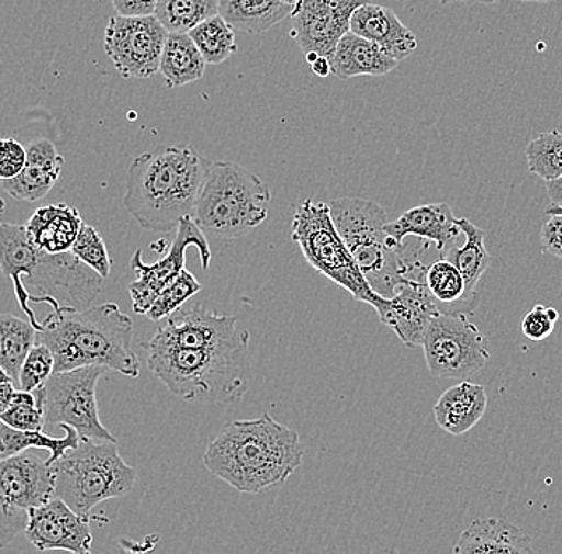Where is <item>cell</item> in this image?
Returning <instances> with one entry per match:
<instances>
[{
  "instance_id": "obj_19",
  "label": "cell",
  "mask_w": 562,
  "mask_h": 554,
  "mask_svg": "<svg viewBox=\"0 0 562 554\" xmlns=\"http://www.w3.org/2000/svg\"><path fill=\"white\" fill-rule=\"evenodd\" d=\"M351 33L374 42L396 61L409 58L417 50V37L389 7L364 3L350 20Z\"/></svg>"
},
{
  "instance_id": "obj_11",
  "label": "cell",
  "mask_w": 562,
  "mask_h": 554,
  "mask_svg": "<svg viewBox=\"0 0 562 554\" xmlns=\"http://www.w3.org/2000/svg\"><path fill=\"white\" fill-rule=\"evenodd\" d=\"M425 361L431 376L465 381L491 361L490 342L467 314L438 312L425 332Z\"/></svg>"
},
{
  "instance_id": "obj_3",
  "label": "cell",
  "mask_w": 562,
  "mask_h": 554,
  "mask_svg": "<svg viewBox=\"0 0 562 554\" xmlns=\"http://www.w3.org/2000/svg\"><path fill=\"white\" fill-rule=\"evenodd\" d=\"M304 455L297 431L266 412L226 423L206 448L203 465L238 493L259 494L286 483Z\"/></svg>"
},
{
  "instance_id": "obj_31",
  "label": "cell",
  "mask_w": 562,
  "mask_h": 554,
  "mask_svg": "<svg viewBox=\"0 0 562 554\" xmlns=\"http://www.w3.org/2000/svg\"><path fill=\"white\" fill-rule=\"evenodd\" d=\"M220 13V0H158L157 20L168 33H189Z\"/></svg>"
},
{
  "instance_id": "obj_36",
  "label": "cell",
  "mask_w": 562,
  "mask_h": 554,
  "mask_svg": "<svg viewBox=\"0 0 562 554\" xmlns=\"http://www.w3.org/2000/svg\"><path fill=\"white\" fill-rule=\"evenodd\" d=\"M70 252L88 268L93 269L98 275L103 276L104 280L108 279L112 268L111 256H109L108 248H105L103 237L94 227L83 223Z\"/></svg>"
},
{
  "instance_id": "obj_14",
  "label": "cell",
  "mask_w": 562,
  "mask_h": 554,
  "mask_svg": "<svg viewBox=\"0 0 562 554\" xmlns=\"http://www.w3.org/2000/svg\"><path fill=\"white\" fill-rule=\"evenodd\" d=\"M369 2L371 0H301L291 13V37L304 55L331 59L337 42L350 31L355 10Z\"/></svg>"
},
{
  "instance_id": "obj_15",
  "label": "cell",
  "mask_w": 562,
  "mask_h": 554,
  "mask_svg": "<svg viewBox=\"0 0 562 554\" xmlns=\"http://www.w3.org/2000/svg\"><path fill=\"white\" fill-rule=\"evenodd\" d=\"M24 534L41 552L65 550L70 553L90 554L93 545L90 518L77 513L58 497L42 507L27 510Z\"/></svg>"
},
{
  "instance_id": "obj_30",
  "label": "cell",
  "mask_w": 562,
  "mask_h": 554,
  "mask_svg": "<svg viewBox=\"0 0 562 554\" xmlns=\"http://www.w3.org/2000/svg\"><path fill=\"white\" fill-rule=\"evenodd\" d=\"M37 342V329L30 321L0 314V368L18 385L21 366Z\"/></svg>"
},
{
  "instance_id": "obj_44",
  "label": "cell",
  "mask_w": 562,
  "mask_h": 554,
  "mask_svg": "<svg viewBox=\"0 0 562 554\" xmlns=\"http://www.w3.org/2000/svg\"><path fill=\"white\" fill-rule=\"evenodd\" d=\"M547 194L553 205L562 206V177L547 182Z\"/></svg>"
},
{
  "instance_id": "obj_34",
  "label": "cell",
  "mask_w": 562,
  "mask_h": 554,
  "mask_svg": "<svg viewBox=\"0 0 562 554\" xmlns=\"http://www.w3.org/2000/svg\"><path fill=\"white\" fill-rule=\"evenodd\" d=\"M202 283L196 282L195 276L188 269L179 273L178 279L170 283L146 312V317L153 321H161L178 312L189 299L202 291Z\"/></svg>"
},
{
  "instance_id": "obj_32",
  "label": "cell",
  "mask_w": 562,
  "mask_h": 554,
  "mask_svg": "<svg viewBox=\"0 0 562 554\" xmlns=\"http://www.w3.org/2000/svg\"><path fill=\"white\" fill-rule=\"evenodd\" d=\"M189 36L209 65H223L238 50L235 30L220 13L202 21L199 26L189 31Z\"/></svg>"
},
{
  "instance_id": "obj_1",
  "label": "cell",
  "mask_w": 562,
  "mask_h": 554,
  "mask_svg": "<svg viewBox=\"0 0 562 554\" xmlns=\"http://www.w3.org/2000/svg\"><path fill=\"white\" fill-rule=\"evenodd\" d=\"M249 340L235 315L195 304L164 318L143 349L150 373L171 394L191 403L237 405L251 382Z\"/></svg>"
},
{
  "instance_id": "obj_47",
  "label": "cell",
  "mask_w": 562,
  "mask_h": 554,
  "mask_svg": "<svg viewBox=\"0 0 562 554\" xmlns=\"http://www.w3.org/2000/svg\"><path fill=\"white\" fill-rule=\"evenodd\" d=\"M3 382H12V378L0 368V384H3Z\"/></svg>"
},
{
  "instance_id": "obj_9",
  "label": "cell",
  "mask_w": 562,
  "mask_h": 554,
  "mask_svg": "<svg viewBox=\"0 0 562 554\" xmlns=\"http://www.w3.org/2000/svg\"><path fill=\"white\" fill-rule=\"evenodd\" d=\"M291 238L316 272L349 291L355 299L371 305L374 310L385 303L386 297L372 290L337 233L329 203L314 202L312 199L302 202L293 217Z\"/></svg>"
},
{
  "instance_id": "obj_8",
  "label": "cell",
  "mask_w": 562,
  "mask_h": 554,
  "mask_svg": "<svg viewBox=\"0 0 562 554\" xmlns=\"http://www.w3.org/2000/svg\"><path fill=\"white\" fill-rule=\"evenodd\" d=\"M55 497L82 517L105 500L132 493L138 473L119 454L114 441L80 438L79 446L69 449L53 464Z\"/></svg>"
},
{
  "instance_id": "obj_12",
  "label": "cell",
  "mask_w": 562,
  "mask_h": 554,
  "mask_svg": "<svg viewBox=\"0 0 562 554\" xmlns=\"http://www.w3.org/2000/svg\"><path fill=\"white\" fill-rule=\"evenodd\" d=\"M167 37L156 15H115L105 26L104 50L123 79H149L160 69Z\"/></svg>"
},
{
  "instance_id": "obj_10",
  "label": "cell",
  "mask_w": 562,
  "mask_h": 554,
  "mask_svg": "<svg viewBox=\"0 0 562 554\" xmlns=\"http://www.w3.org/2000/svg\"><path fill=\"white\" fill-rule=\"evenodd\" d=\"M105 371L103 366H83L53 373L47 384L35 391L44 406L45 426H70L80 438L117 443L98 411V381Z\"/></svg>"
},
{
  "instance_id": "obj_28",
  "label": "cell",
  "mask_w": 562,
  "mask_h": 554,
  "mask_svg": "<svg viewBox=\"0 0 562 554\" xmlns=\"http://www.w3.org/2000/svg\"><path fill=\"white\" fill-rule=\"evenodd\" d=\"M65 430V437L53 438L44 431L16 430L0 420V461L13 457L27 449H44L47 451L48 464H55L69 449L79 446L80 434L70 426H59Z\"/></svg>"
},
{
  "instance_id": "obj_24",
  "label": "cell",
  "mask_w": 562,
  "mask_h": 554,
  "mask_svg": "<svg viewBox=\"0 0 562 554\" xmlns=\"http://www.w3.org/2000/svg\"><path fill=\"white\" fill-rule=\"evenodd\" d=\"M24 226L35 247L56 255L70 251L83 221L76 208L58 203L38 208Z\"/></svg>"
},
{
  "instance_id": "obj_43",
  "label": "cell",
  "mask_w": 562,
  "mask_h": 554,
  "mask_svg": "<svg viewBox=\"0 0 562 554\" xmlns=\"http://www.w3.org/2000/svg\"><path fill=\"white\" fill-rule=\"evenodd\" d=\"M15 384L13 382H3L0 384V416L12 405L13 395H15Z\"/></svg>"
},
{
  "instance_id": "obj_21",
  "label": "cell",
  "mask_w": 562,
  "mask_h": 554,
  "mask_svg": "<svg viewBox=\"0 0 562 554\" xmlns=\"http://www.w3.org/2000/svg\"><path fill=\"white\" fill-rule=\"evenodd\" d=\"M456 554H530L532 540L502 518H477L457 540Z\"/></svg>"
},
{
  "instance_id": "obj_17",
  "label": "cell",
  "mask_w": 562,
  "mask_h": 554,
  "mask_svg": "<svg viewBox=\"0 0 562 554\" xmlns=\"http://www.w3.org/2000/svg\"><path fill=\"white\" fill-rule=\"evenodd\" d=\"M424 272L403 279L392 296L375 310L406 347H422L428 325L439 312L437 301L425 285Z\"/></svg>"
},
{
  "instance_id": "obj_7",
  "label": "cell",
  "mask_w": 562,
  "mask_h": 554,
  "mask_svg": "<svg viewBox=\"0 0 562 554\" xmlns=\"http://www.w3.org/2000/svg\"><path fill=\"white\" fill-rule=\"evenodd\" d=\"M334 226L342 237L369 285L381 296L390 297L406 276L420 275L425 265L419 256L404 258L386 241L385 210L368 199L342 197L329 203Z\"/></svg>"
},
{
  "instance_id": "obj_25",
  "label": "cell",
  "mask_w": 562,
  "mask_h": 554,
  "mask_svg": "<svg viewBox=\"0 0 562 554\" xmlns=\"http://www.w3.org/2000/svg\"><path fill=\"white\" fill-rule=\"evenodd\" d=\"M206 65L189 33H168L158 69L168 89H179L202 79Z\"/></svg>"
},
{
  "instance_id": "obj_35",
  "label": "cell",
  "mask_w": 562,
  "mask_h": 554,
  "mask_svg": "<svg viewBox=\"0 0 562 554\" xmlns=\"http://www.w3.org/2000/svg\"><path fill=\"white\" fill-rule=\"evenodd\" d=\"M0 420L16 430L42 431L45 427L44 406L37 392L15 391L12 405Z\"/></svg>"
},
{
  "instance_id": "obj_40",
  "label": "cell",
  "mask_w": 562,
  "mask_h": 554,
  "mask_svg": "<svg viewBox=\"0 0 562 554\" xmlns=\"http://www.w3.org/2000/svg\"><path fill=\"white\" fill-rule=\"evenodd\" d=\"M547 215L550 219L543 224L540 233V247L544 255L562 259V206H548Z\"/></svg>"
},
{
  "instance_id": "obj_46",
  "label": "cell",
  "mask_w": 562,
  "mask_h": 554,
  "mask_svg": "<svg viewBox=\"0 0 562 554\" xmlns=\"http://www.w3.org/2000/svg\"><path fill=\"white\" fill-rule=\"evenodd\" d=\"M442 5H448V3L452 2H463V3H494L501 2V0H438Z\"/></svg>"
},
{
  "instance_id": "obj_48",
  "label": "cell",
  "mask_w": 562,
  "mask_h": 554,
  "mask_svg": "<svg viewBox=\"0 0 562 554\" xmlns=\"http://www.w3.org/2000/svg\"><path fill=\"white\" fill-rule=\"evenodd\" d=\"M519 2H539V3H548V2H553V0H519Z\"/></svg>"
},
{
  "instance_id": "obj_37",
  "label": "cell",
  "mask_w": 562,
  "mask_h": 554,
  "mask_svg": "<svg viewBox=\"0 0 562 554\" xmlns=\"http://www.w3.org/2000/svg\"><path fill=\"white\" fill-rule=\"evenodd\" d=\"M53 370H55V358H53L52 350L45 343L35 342L21 366L18 388L34 392L44 387L48 378L52 377Z\"/></svg>"
},
{
  "instance_id": "obj_20",
  "label": "cell",
  "mask_w": 562,
  "mask_h": 554,
  "mask_svg": "<svg viewBox=\"0 0 562 554\" xmlns=\"http://www.w3.org/2000/svg\"><path fill=\"white\" fill-rule=\"evenodd\" d=\"M26 167L18 177L0 181L3 191L20 202H38L52 191L65 168V157L55 144L45 138L34 139L27 146Z\"/></svg>"
},
{
  "instance_id": "obj_33",
  "label": "cell",
  "mask_w": 562,
  "mask_h": 554,
  "mask_svg": "<svg viewBox=\"0 0 562 554\" xmlns=\"http://www.w3.org/2000/svg\"><path fill=\"white\" fill-rule=\"evenodd\" d=\"M527 167L530 173L542 178L544 182L562 177V132L540 133L526 146Z\"/></svg>"
},
{
  "instance_id": "obj_13",
  "label": "cell",
  "mask_w": 562,
  "mask_h": 554,
  "mask_svg": "<svg viewBox=\"0 0 562 554\" xmlns=\"http://www.w3.org/2000/svg\"><path fill=\"white\" fill-rule=\"evenodd\" d=\"M189 248H196L202 268L209 269L211 264L209 240L192 216L182 217L181 223L176 227L170 250L164 258L158 259L156 264H144L143 252L135 251L130 264L136 273V280L130 283L128 293L136 314L146 315L158 294L178 279L179 273L186 269V252Z\"/></svg>"
},
{
  "instance_id": "obj_23",
  "label": "cell",
  "mask_w": 562,
  "mask_h": 554,
  "mask_svg": "<svg viewBox=\"0 0 562 554\" xmlns=\"http://www.w3.org/2000/svg\"><path fill=\"white\" fill-rule=\"evenodd\" d=\"M331 71L337 79L349 80L358 76L382 77L395 71L400 61L385 54L379 45L358 34H346L337 42Z\"/></svg>"
},
{
  "instance_id": "obj_29",
  "label": "cell",
  "mask_w": 562,
  "mask_h": 554,
  "mask_svg": "<svg viewBox=\"0 0 562 554\" xmlns=\"http://www.w3.org/2000/svg\"><path fill=\"white\" fill-rule=\"evenodd\" d=\"M457 223L467 240L462 248H449L446 259H449L462 273L467 293L474 294L481 276L491 268L492 258L486 250L487 234L467 217H460Z\"/></svg>"
},
{
  "instance_id": "obj_2",
  "label": "cell",
  "mask_w": 562,
  "mask_h": 554,
  "mask_svg": "<svg viewBox=\"0 0 562 554\" xmlns=\"http://www.w3.org/2000/svg\"><path fill=\"white\" fill-rule=\"evenodd\" d=\"M0 272L12 280L21 310L37 331L30 303L47 304L52 314L91 307L104 279L70 251L47 252L35 247L26 226L0 223Z\"/></svg>"
},
{
  "instance_id": "obj_6",
  "label": "cell",
  "mask_w": 562,
  "mask_h": 554,
  "mask_svg": "<svg viewBox=\"0 0 562 554\" xmlns=\"http://www.w3.org/2000/svg\"><path fill=\"white\" fill-rule=\"evenodd\" d=\"M272 192L258 174L234 161H210L192 217L196 226L223 238H238L269 216Z\"/></svg>"
},
{
  "instance_id": "obj_16",
  "label": "cell",
  "mask_w": 562,
  "mask_h": 554,
  "mask_svg": "<svg viewBox=\"0 0 562 554\" xmlns=\"http://www.w3.org/2000/svg\"><path fill=\"white\" fill-rule=\"evenodd\" d=\"M55 472L47 459L20 452L0 461V505L7 511L31 510L55 499Z\"/></svg>"
},
{
  "instance_id": "obj_26",
  "label": "cell",
  "mask_w": 562,
  "mask_h": 554,
  "mask_svg": "<svg viewBox=\"0 0 562 554\" xmlns=\"http://www.w3.org/2000/svg\"><path fill=\"white\" fill-rule=\"evenodd\" d=\"M424 280L437 301L439 312L472 314L480 305V294L467 293L465 279L449 259H439L425 268Z\"/></svg>"
},
{
  "instance_id": "obj_22",
  "label": "cell",
  "mask_w": 562,
  "mask_h": 554,
  "mask_svg": "<svg viewBox=\"0 0 562 554\" xmlns=\"http://www.w3.org/2000/svg\"><path fill=\"white\" fill-rule=\"evenodd\" d=\"M486 409V388L473 382L462 381L439 396L434 414L442 430L460 437L477 426Z\"/></svg>"
},
{
  "instance_id": "obj_39",
  "label": "cell",
  "mask_w": 562,
  "mask_h": 554,
  "mask_svg": "<svg viewBox=\"0 0 562 554\" xmlns=\"http://www.w3.org/2000/svg\"><path fill=\"white\" fill-rule=\"evenodd\" d=\"M27 152L15 138L0 139V181L18 177L26 167Z\"/></svg>"
},
{
  "instance_id": "obj_5",
  "label": "cell",
  "mask_w": 562,
  "mask_h": 554,
  "mask_svg": "<svg viewBox=\"0 0 562 554\" xmlns=\"http://www.w3.org/2000/svg\"><path fill=\"white\" fill-rule=\"evenodd\" d=\"M132 340V318L112 303L47 315L37 331V342L45 343L55 358L53 373L103 366L138 378L140 363Z\"/></svg>"
},
{
  "instance_id": "obj_49",
  "label": "cell",
  "mask_w": 562,
  "mask_h": 554,
  "mask_svg": "<svg viewBox=\"0 0 562 554\" xmlns=\"http://www.w3.org/2000/svg\"><path fill=\"white\" fill-rule=\"evenodd\" d=\"M284 2L291 3V5L296 7L297 3L301 2V0H284Z\"/></svg>"
},
{
  "instance_id": "obj_27",
  "label": "cell",
  "mask_w": 562,
  "mask_h": 554,
  "mask_svg": "<svg viewBox=\"0 0 562 554\" xmlns=\"http://www.w3.org/2000/svg\"><path fill=\"white\" fill-rule=\"evenodd\" d=\"M293 10L294 5L284 0H220V15L245 34L266 33Z\"/></svg>"
},
{
  "instance_id": "obj_18",
  "label": "cell",
  "mask_w": 562,
  "mask_h": 554,
  "mask_svg": "<svg viewBox=\"0 0 562 554\" xmlns=\"http://www.w3.org/2000/svg\"><path fill=\"white\" fill-rule=\"evenodd\" d=\"M386 241L395 251H404V240L417 237L445 251L462 234L448 203H428L407 210L398 219L385 224Z\"/></svg>"
},
{
  "instance_id": "obj_45",
  "label": "cell",
  "mask_w": 562,
  "mask_h": 554,
  "mask_svg": "<svg viewBox=\"0 0 562 554\" xmlns=\"http://www.w3.org/2000/svg\"><path fill=\"white\" fill-rule=\"evenodd\" d=\"M312 72L318 77H328L331 76V61L325 56H318L314 63H312Z\"/></svg>"
},
{
  "instance_id": "obj_4",
  "label": "cell",
  "mask_w": 562,
  "mask_h": 554,
  "mask_svg": "<svg viewBox=\"0 0 562 554\" xmlns=\"http://www.w3.org/2000/svg\"><path fill=\"white\" fill-rule=\"evenodd\" d=\"M209 163L189 146L140 154L126 173L123 205L143 229L173 233L192 216Z\"/></svg>"
},
{
  "instance_id": "obj_42",
  "label": "cell",
  "mask_w": 562,
  "mask_h": 554,
  "mask_svg": "<svg viewBox=\"0 0 562 554\" xmlns=\"http://www.w3.org/2000/svg\"><path fill=\"white\" fill-rule=\"evenodd\" d=\"M158 0H112L117 15L149 16L156 13Z\"/></svg>"
},
{
  "instance_id": "obj_41",
  "label": "cell",
  "mask_w": 562,
  "mask_h": 554,
  "mask_svg": "<svg viewBox=\"0 0 562 554\" xmlns=\"http://www.w3.org/2000/svg\"><path fill=\"white\" fill-rule=\"evenodd\" d=\"M27 524V511H7L0 505V550L9 546L18 534L24 532Z\"/></svg>"
},
{
  "instance_id": "obj_38",
  "label": "cell",
  "mask_w": 562,
  "mask_h": 554,
  "mask_svg": "<svg viewBox=\"0 0 562 554\" xmlns=\"http://www.w3.org/2000/svg\"><path fill=\"white\" fill-rule=\"evenodd\" d=\"M560 320L557 308L533 305L521 321V331L527 339L533 342L544 340L554 331V325Z\"/></svg>"
}]
</instances>
